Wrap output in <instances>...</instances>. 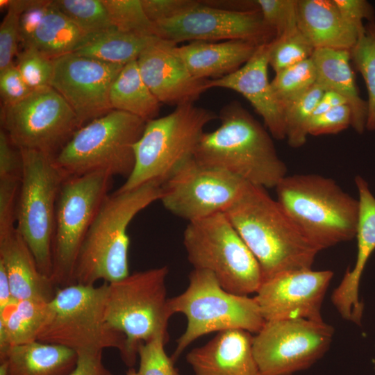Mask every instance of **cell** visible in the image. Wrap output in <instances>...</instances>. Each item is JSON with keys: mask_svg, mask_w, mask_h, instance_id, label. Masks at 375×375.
Returning <instances> with one entry per match:
<instances>
[{"mask_svg": "<svg viewBox=\"0 0 375 375\" xmlns=\"http://www.w3.org/2000/svg\"><path fill=\"white\" fill-rule=\"evenodd\" d=\"M224 213L258 260L263 281L312 267L319 251L265 188L247 183Z\"/></svg>", "mask_w": 375, "mask_h": 375, "instance_id": "obj_1", "label": "cell"}, {"mask_svg": "<svg viewBox=\"0 0 375 375\" xmlns=\"http://www.w3.org/2000/svg\"><path fill=\"white\" fill-rule=\"evenodd\" d=\"M218 118L219 126L202 135L195 160L249 184L275 188L287 175V167L268 131L238 101L222 108Z\"/></svg>", "mask_w": 375, "mask_h": 375, "instance_id": "obj_2", "label": "cell"}, {"mask_svg": "<svg viewBox=\"0 0 375 375\" xmlns=\"http://www.w3.org/2000/svg\"><path fill=\"white\" fill-rule=\"evenodd\" d=\"M160 196L161 186L149 183L106 197L78 251L73 284L94 285L99 280L110 283L130 274L128 225Z\"/></svg>", "mask_w": 375, "mask_h": 375, "instance_id": "obj_3", "label": "cell"}, {"mask_svg": "<svg viewBox=\"0 0 375 375\" xmlns=\"http://www.w3.org/2000/svg\"><path fill=\"white\" fill-rule=\"evenodd\" d=\"M275 189L278 202L319 251L356 237L358 199L332 178L286 175Z\"/></svg>", "mask_w": 375, "mask_h": 375, "instance_id": "obj_4", "label": "cell"}, {"mask_svg": "<svg viewBox=\"0 0 375 375\" xmlns=\"http://www.w3.org/2000/svg\"><path fill=\"white\" fill-rule=\"evenodd\" d=\"M217 118L208 109L187 103L147 122L134 146L133 169L117 190L129 191L149 183L161 186L185 161L194 157L205 127Z\"/></svg>", "mask_w": 375, "mask_h": 375, "instance_id": "obj_5", "label": "cell"}, {"mask_svg": "<svg viewBox=\"0 0 375 375\" xmlns=\"http://www.w3.org/2000/svg\"><path fill=\"white\" fill-rule=\"evenodd\" d=\"M108 283L99 286L72 284L58 288L38 341L61 345L76 352L118 350L128 367L126 336L106 318Z\"/></svg>", "mask_w": 375, "mask_h": 375, "instance_id": "obj_6", "label": "cell"}, {"mask_svg": "<svg viewBox=\"0 0 375 375\" xmlns=\"http://www.w3.org/2000/svg\"><path fill=\"white\" fill-rule=\"evenodd\" d=\"M146 122L112 110L79 128L53 158L66 178L106 172L128 178L135 165L134 146Z\"/></svg>", "mask_w": 375, "mask_h": 375, "instance_id": "obj_7", "label": "cell"}, {"mask_svg": "<svg viewBox=\"0 0 375 375\" xmlns=\"http://www.w3.org/2000/svg\"><path fill=\"white\" fill-rule=\"evenodd\" d=\"M169 304L173 315L182 313L187 319L185 331L177 340L171 357L174 362L203 335L231 329L256 334L265 322L254 297L226 291L206 270L193 269L186 290L169 299Z\"/></svg>", "mask_w": 375, "mask_h": 375, "instance_id": "obj_8", "label": "cell"}, {"mask_svg": "<svg viewBox=\"0 0 375 375\" xmlns=\"http://www.w3.org/2000/svg\"><path fill=\"white\" fill-rule=\"evenodd\" d=\"M167 266L130 274L108 283L105 315L109 324L126 338L129 368L133 367L142 343L167 335L173 315L167 297Z\"/></svg>", "mask_w": 375, "mask_h": 375, "instance_id": "obj_9", "label": "cell"}, {"mask_svg": "<svg viewBox=\"0 0 375 375\" xmlns=\"http://www.w3.org/2000/svg\"><path fill=\"white\" fill-rule=\"evenodd\" d=\"M183 242L194 269L211 272L226 291L248 296L262 284L258 260L224 212L188 223Z\"/></svg>", "mask_w": 375, "mask_h": 375, "instance_id": "obj_10", "label": "cell"}, {"mask_svg": "<svg viewBox=\"0 0 375 375\" xmlns=\"http://www.w3.org/2000/svg\"><path fill=\"white\" fill-rule=\"evenodd\" d=\"M19 150L23 173L15 229L28 247L40 271L51 279L56 206L66 177L50 156L35 150Z\"/></svg>", "mask_w": 375, "mask_h": 375, "instance_id": "obj_11", "label": "cell"}, {"mask_svg": "<svg viewBox=\"0 0 375 375\" xmlns=\"http://www.w3.org/2000/svg\"><path fill=\"white\" fill-rule=\"evenodd\" d=\"M112 176L95 172L66 178L58 196L52 243L51 280L58 288L73 284V271L83 240L103 201Z\"/></svg>", "mask_w": 375, "mask_h": 375, "instance_id": "obj_12", "label": "cell"}, {"mask_svg": "<svg viewBox=\"0 0 375 375\" xmlns=\"http://www.w3.org/2000/svg\"><path fill=\"white\" fill-rule=\"evenodd\" d=\"M1 124L18 149L40 151L53 158L81 127L71 107L50 85L33 90L21 101L3 106Z\"/></svg>", "mask_w": 375, "mask_h": 375, "instance_id": "obj_13", "label": "cell"}, {"mask_svg": "<svg viewBox=\"0 0 375 375\" xmlns=\"http://www.w3.org/2000/svg\"><path fill=\"white\" fill-rule=\"evenodd\" d=\"M333 333L324 321H266L253 337L260 375H292L310 367L328 350Z\"/></svg>", "mask_w": 375, "mask_h": 375, "instance_id": "obj_14", "label": "cell"}, {"mask_svg": "<svg viewBox=\"0 0 375 375\" xmlns=\"http://www.w3.org/2000/svg\"><path fill=\"white\" fill-rule=\"evenodd\" d=\"M247 183L192 157L161 185L160 201L169 212L190 223L225 212Z\"/></svg>", "mask_w": 375, "mask_h": 375, "instance_id": "obj_15", "label": "cell"}, {"mask_svg": "<svg viewBox=\"0 0 375 375\" xmlns=\"http://www.w3.org/2000/svg\"><path fill=\"white\" fill-rule=\"evenodd\" d=\"M155 35L182 42L245 40L262 44L275 38L256 10H236L200 3L172 19L153 23Z\"/></svg>", "mask_w": 375, "mask_h": 375, "instance_id": "obj_16", "label": "cell"}, {"mask_svg": "<svg viewBox=\"0 0 375 375\" xmlns=\"http://www.w3.org/2000/svg\"><path fill=\"white\" fill-rule=\"evenodd\" d=\"M50 86L71 107L81 126L113 109L110 91L124 65L67 53L53 59Z\"/></svg>", "mask_w": 375, "mask_h": 375, "instance_id": "obj_17", "label": "cell"}, {"mask_svg": "<svg viewBox=\"0 0 375 375\" xmlns=\"http://www.w3.org/2000/svg\"><path fill=\"white\" fill-rule=\"evenodd\" d=\"M333 276L331 270L283 272L262 281L254 297L266 321H324L321 308Z\"/></svg>", "mask_w": 375, "mask_h": 375, "instance_id": "obj_18", "label": "cell"}, {"mask_svg": "<svg viewBox=\"0 0 375 375\" xmlns=\"http://www.w3.org/2000/svg\"><path fill=\"white\" fill-rule=\"evenodd\" d=\"M176 45L156 36L137 59L143 81L160 103L176 107L194 103L208 90V81L190 74L176 52Z\"/></svg>", "mask_w": 375, "mask_h": 375, "instance_id": "obj_19", "label": "cell"}, {"mask_svg": "<svg viewBox=\"0 0 375 375\" xmlns=\"http://www.w3.org/2000/svg\"><path fill=\"white\" fill-rule=\"evenodd\" d=\"M270 42L259 45L251 58L238 69L208 80L207 88H224L241 94L262 117L272 137L283 140L285 138V112L273 92L267 74Z\"/></svg>", "mask_w": 375, "mask_h": 375, "instance_id": "obj_20", "label": "cell"}, {"mask_svg": "<svg viewBox=\"0 0 375 375\" xmlns=\"http://www.w3.org/2000/svg\"><path fill=\"white\" fill-rule=\"evenodd\" d=\"M355 183L359 201L356 260L353 268L345 272L334 290L331 300L344 319L360 325L363 303L359 299V285L367 260L375 250V197L363 178L356 176Z\"/></svg>", "mask_w": 375, "mask_h": 375, "instance_id": "obj_21", "label": "cell"}, {"mask_svg": "<svg viewBox=\"0 0 375 375\" xmlns=\"http://www.w3.org/2000/svg\"><path fill=\"white\" fill-rule=\"evenodd\" d=\"M253 337L242 329L219 332L204 345L189 351L186 361L194 375H260Z\"/></svg>", "mask_w": 375, "mask_h": 375, "instance_id": "obj_22", "label": "cell"}, {"mask_svg": "<svg viewBox=\"0 0 375 375\" xmlns=\"http://www.w3.org/2000/svg\"><path fill=\"white\" fill-rule=\"evenodd\" d=\"M0 263L4 267L13 298L51 301L58 290L38 269L28 247L16 229L0 237Z\"/></svg>", "mask_w": 375, "mask_h": 375, "instance_id": "obj_23", "label": "cell"}, {"mask_svg": "<svg viewBox=\"0 0 375 375\" xmlns=\"http://www.w3.org/2000/svg\"><path fill=\"white\" fill-rule=\"evenodd\" d=\"M260 44L245 40L192 41L175 50L196 78H219L238 69Z\"/></svg>", "mask_w": 375, "mask_h": 375, "instance_id": "obj_24", "label": "cell"}, {"mask_svg": "<svg viewBox=\"0 0 375 375\" xmlns=\"http://www.w3.org/2000/svg\"><path fill=\"white\" fill-rule=\"evenodd\" d=\"M297 22L315 49L351 51L361 35L343 19L333 0H297Z\"/></svg>", "mask_w": 375, "mask_h": 375, "instance_id": "obj_25", "label": "cell"}, {"mask_svg": "<svg viewBox=\"0 0 375 375\" xmlns=\"http://www.w3.org/2000/svg\"><path fill=\"white\" fill-rule=\"evenodd\" d=\"M311 58L317 72V83L324 91L342 96L350 108L351 126L358 133L365 130L367 103L359 95L350 65L351 51L316 49Z\"/></svg>", "mask_w": 375, "mask_h": 375, "instance_id": "obj_26", "label": "cell"}, {"mask_svg": "<svg viewBox=\"0 0 375 375\" xmlns=\"http://www.w3.org/2000/svg\"><path fill=\"white\" fill-rule=\"evenodd\" d=\"M77 360L73 349L39 341L11 346L0 354L8 375H69Z\"/></svg>", "mask_w": 375, "mask_h": 375, "instance_id": "obj_27", "label": "cell"}, {"mask_svg": "<svg viewBox=\"0 0 375 375\" xmlns=\"http://www.w3.org/2000/svg\"><path fill=\"white\" fill-rule=\"evenodd\" d=\"M49 302L18 300L0 315V354L11 346L38 341L49 314Z\"/></svg>", "mask_w": 375, "mask_h": 375, "instance_id": "obj_28", "label": "cell"}, {"mask_svg": "<svg viewBox=\"0 0 375 375\" xmlns=\"http://www.w3.org/2000/svg\"><path fill=\"white\" fill-rule=\"evenodd\" d=\"M110 101L113 110L131 114L146 122L157 118L161 104L143 81L137 60L124 65L112 84Z\"/></svg>", "mask_w": 375, "mask_h": 375, "instance_id": "obj_29", "label": "cell"}, {"mask_svg": "<svg viewBox=\"0 0 375 375\" xmlns=\"http://www.w3.org/2000/svg\"><path fill=\"white\" fill-rule=\"evenodd\" d=\"M156 36H140L112 28L88 36L73 53L102 62L126 65L137 60Z\"/></svg>", "mask_w": 375, "mask_h": 375, "instance_id": "obj_30", "label": "cell"}, {"mask_svg": "<svg viewBox=\"0 0 375 375\" xmlns=\"http://www.w3.org/2000/svg\"><path fill=\"white\" fill-rule=\"evenodd\" d=\"M88 36L51 1L50 8L38 25L30 45L54 59L74 52Z\"/></svg>", "mask_w": 375, "mask_h": 375, "instance_id": "obj_31", "label": "cell"}, {"mask_svg": "<svg viewBox=\"0 0 375 375\" xmlns=\"http://www.w3.org/2000/svg\"><path fill=\"white\" fill-rule=\"evenodd\" d=\"M351 58L362 74L368 92L365 129L375 131V20L365 25L351 50Z\"/></svg>", "mask_w": 375, "mask_h": 375, "instance_id": "obj_32", "label": "cell"}, {"mask_svg": "<svg viewBox=\"0 0 375 375\" xmlns=\"http://www.w3.org/2000/svg\"><path fill=\"white\" fill-rule=\"evenodd\" d=\"M316 83L317 72L311 58L276 73L271 81L273 92L283 110Z\"/></svg>", "mask_w": 375, "mask_h": 375, "instance_id": "obj_33", "label": "cell"}, {"mask_svg": "<svg viewBox=\"0 0 375 375\" xmlns=\"http://www.w3.org/2000/svg\"><path fill=\"white\" fill-rule=\"evenodd\" d=\"M52 3L87 36L115 28L102 0H56Z\"/></svg>", "mask_w": 375, "mask_h": 375, "instance_id": "obj_34", "label": "cell"}, {"mask_svg": "<svg viewBox=\"0 0 375 375\" xmlns=\"http://www.w3.org/2000/svg\"><path fill=\"white\" fill-rule=\"evenodd\" d=\"M324 92L316 83L285 108V138L291 147L299 148L306 142L308 124Z\"/></svg>", "mask_w": 375, "mask_h": 375, "instance_id": "obj_35", "label": "cell"}, {"mask_svg": "<svg viewBox=\"0 0 375 375\" xmlns=\"http://www.w3.org/2000/svg\"><path fill=\"white\" fill-rule=\"evenodd\" d=\"M315 49L298 27L270 42L269 65L275 73L311 58Z\"/></svg>", "mask_w": 375, "mask_h": 375, "instance_id": "obj_36", "label": "cell"}, {"mask_svg": "<svg viewBox=\"0 0 375 375\" xmlns=\"http://www.w3.org/2000/svg\"><path fill=\"white\" fill-rule=\"evenodd\" d=\"M114 27L140 36H156L154 24L144 12L141 0H102Z\"/></svg>", "mask_w": 375, "mask_h": 375, "instance_id": "obj_37", "label": "cell"}, {"mask_svg": "<svg viewBox=\"0 0 375 375\" xmlns=\"http://www.w3.org/2000/svg\"><path fill=\"white\" fill-rule=\"evenodd\" d=\"M23 169L0 171V237L15 229L16 208Z\"/></svg>", "mask_w": 375, "mask_h": 375, "instance_id": "obj_38", "label": "cell"}, {"mask_svg": "<svg viewBox=\"0 0 375 375\" xmlns=\"http://www.w3.org/2000/svg\"><path fill=\"white\" fill-rule=\"evenodd\" d=\"M17 67L32 90L50 85L53 72V60L35 48H24L20 53H18Z\"/></svg>", "mask_w": 375, "mask_h": 375, "instance_id": "obj_39", "label": "cell"}, {"mask_svg": "<svg viewBox=\"0 0 375 375\" xmlns=\"http://www.w3.org/2000/svg\"><path fill=\"white\" fill-rule=\"evenodd\" d=\"M167 340V337L160 335L140 345L138 372L140 375H182L165 352Z\"/></svg>", "mask_w": 375, "mask_h": 375, "instance_id": "obj_40", "label": "cell"}, {"mask_svg": "<svg viewBox=\"0 0 375 375\" xmlns=\"http://www.w3.org/2000/svg\"><path fill=\"white\" fill-rule=\"evenodd\" d=\"M29 0H11L10 5L0 26V72L12 65L18 54L19 43V22L21 12Z\"/></svg>", "mask_w": 375, "mask_h": 375, "instance_id": "obj_41", "label": "cell"}, {"mask_svg": "<svg viewBox=\"0 0 375 375\" xmlns=\"http://www.w3.org/2000/svg\"><path fill=\"white\" fill-rule=\"evenodd\" d=\"M254 4L275 38L297 27V0H257Z\"/></svg>", "mask_w": 375, "mask_h": 375, "instance_id": "obj_42", "label": "cell"}, {"mask_svg": "<svg viewBox=\"0 0 375 375\" xmlns=\"http://www.w3.org/2000/svg\"><path fill=\"white\" fill-rule=\"evenodd\" d=\"M352 115L350 108L343 105L312 117L308 124V135L335 134L351 126Z\"/></svg>", "mask_w": 375, "mask_h": 375, "instance_id": "obj_43", "label": "cell"}, {"mask_svg": "<svg viewBox=\"0 0 375 375\" xmlns=\"http://www.w3.org/2000/svg\"><path fill=\"white\" fill-rule=\"evenodd\" d=\"M32 90L24 80L17 65L13 63L0 72V93L3 106L21 101Z\"/></svg>", "mask_w": 375, "mask_h": 375, "instance_id": "obj_44", "label": "cell"}, {"mask_svg": "<svg viewBox=\"0 0 375 375\" xmlns=\"http://www.w3.org/2000/svg\"><path fill=\"white\" fill-rule=\"evenodd\" d=\"M51 1L29 0L19 15V42L28 47L40 22L50 8Z\"/></svg>", "mask_w": 375, "mask_h": 375, "instance_id": "obj_45", "label": "cell"}, {"mask_svg": "<svg viewBox=\"0 0 375 375\" xmlns=\"http://www.w3.org/2000/svg\"><path fill=\"white\" fill-rule=\"evenodd\" d=\"M147 17L153 23L174 18L200 3L196 0H141Z\"/></svg>", "mask_w": 375, "mask_h": 375, "instance_id": "obj_46", "label": "cell"}, {"mask_svg": "<svg viewBox=\"0 0 375 375\" xmlns=\"http://www.w3.org/2000/svg\"><path fill=\"white\" fill-rule=\"evenodd\" d=\"M343 19L351 27L362 33L363 20L374 21L372 5L365 0H333Z\"/></svg>", "mask_w": 375, "mask_h": 375, "instance_id": "obj_47", "label": "cell"}, {"mask_svg": "<svg viewBox=\"0 0 375 375\" xmlns=\"http://www.w3.org/2000/svg\"><path fill=\"white\" fill-rule=\"evenodd\" d=\"M103 351H82L77 352L75 368L69 375H113L104 365Z\"/></svg>", "mask_w": 375, "mask_h": 375, "instance_id": "obj_48", "label": "cell"}, {"mask_svg": "<svg viewBox=\"0 0 375 375\" xmlns=\"http://www.w3.org/2000/svg\"><path fill=\"white\" fill-rule=\"evenodd\" d=\"M16 301L12 297L6 269L0 263V315Z\"/></svg>", "mask_w": 375, "mask_h": 375, "instance_id": "obj_49", "label": "cell"}, {"mask_svg": "<svg viewBox=\"0 0 375 375\" xmlns=\"http://www.w3.org/2000/svg\"><path fill=\"white\" fill-rule=\"evenodd\" d=\"M322 99L331 108L347 105L346 100L342 96L333 91H324Z\"/></svg>", "mask_w": 375, "mask_h": 375, "instance_id": "obj_50", "label": "cell"}, {"mask_svg": "<svg viewBox=\"0 0 375 375\" xmlns=\"http://www.w3.org/2000/svg\"><path fill=\"white\" fill-rule=\"evenodd\" d=\"M0 375H8L7 365L4 360H0Z\"/></svg>", "mask_w": 375, "mask_h": 375, "instance_id": "obj_51", "label": "cell"}, {"mask_svg": "<svg viewBox=\"0 0 375 375\" xmlns=\"http://www.w3.org/2000/svg\"><path fill=\"white\" fill-rule=\"evenodd\" d=\"M10 3H11V0H0L1 10L6 9L7 10L10 5Z\"/></svg>", "mask_w": 375, "mask_h": 375, "instance_id": "obj_52", "label": "cell"}, {"mask_svg": "<svg viewBox=\"0 0 375 375\" xmlns=\"http://www.w3.org/2000/svg\"><path fill=\"white\" fill-rule=\"evenodd\" d=\"M126 375H140L138 371H136L133 367H131L127 371Z\"/></svg>", "mask_w": 375, "mask_h": 375, "instance_id": "obj_53", "label": "cell"}]
</instances>
